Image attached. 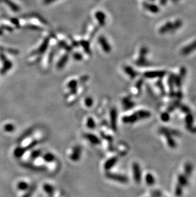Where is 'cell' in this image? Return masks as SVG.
Here are the masks:
<instances>
[{
  "mask_svg": "<svg viewBox=\"0 0 196 197\" xmlns=\"http://www.w3.org/2000/svg\"><path fill=\"white\" fill-rule=\"evenodd\" d=\"M29 187V185L25 181H21L17 184V189L21 191L27 190Z\"/></svg>",
  "mask_w": 196,
  "mask_h": 197,
  "instance_id": "cell-18",
  "label": "cell"
},
{
  "mask_svg": "<svg viewBox=\"0 0 196 197\" xmlns=\"http://www.w3.org/2000/svg\"><path fill=\"white\" fill-rule=\"evenodd\" d=\"M43 158L46 162L51 163L54 161L55 159V157L52 153H48L44 154V155L43 156Z\"/></svg>",
  "mask_w": 196,
  "mask_h": 197,
  "instance_id": "cell-17",
  "label": "cell"
},
{
  "mask_svg": "<svg viewBox=\"0 0 196 197\" xmlns=\"http://www.w3.org/2000/svg\"><path fill=\"white\" fill-rule=\"evenodd\" d=\"M125 71L127 74L129 75V76L131 78H134L136 77L135 72H134L133 70L130 68V67H126V68H125Z\"/></svg>",
  "mask_w": 196,
  "mask_h": 197,
  "instance_id": "cell-26",
  "label": "cell"
},
{
  "mask_svg": "<svg viewBox=\"0 0 196 197\" xmlns=\"http://www.w3.org/2000/svg\"><path fill=\"white\" fill-rule=\"evenodd\" d=\"M84 137L87 140L94 145H99L101 143V140L97 136L92 133H85L84 135Z\"/></svg>",
  "mask_w": 196,
  "mask_h": 197,
  "instance_id": "cell-6",
  "label": "cell"
},
{
  "mask_svg": "<svg viewBox=\"0 0 196 197\" xmlns=\"http://www.w3.org/2000/svg\"><path fill=\"white\" fill-rule=\"evenodd\" d=\"M39 142H40V141H39L38 140H36V139L33 140L31 142H30L29 144L26 146V147H25V149H26V151L31 149L35 147L36 145H37L39 143Z\"/></svg>",
  "mask_w": 196,
  "mask_h": 197,
  "instance_id": "cell-24",
  "label": "cell"
},
{
  "mask_svg": "<svg viewBox=\"0 0 196 197\" xmlns=\"http://www.w3.org/2000/svg\"><path fill=\"white\" fill-rule=\"evenodd\" d=\"M77 82L75 80L70 81L68 83V88L71 90V94H75L77 93Z\"/></svg>",
  "mask_w": 196,
  "mask_h": 197,
  "instance_id": "cell-13",
  "label": "cell"
},
{
  "mask_svg": "<svg viewBox=\"0 0 196 197\" xmlns=\"http://www.w3.org/2000/svg\"><path fill=\"white\" fill-rule=\"evenodd\" d=\"M85 104L87 107H91L93 105V99L91 97H87L85 100Z\"/></svg>",
  "mask_w": 196,
  "mask_h": 197,
  "instance_id": "cell-27",
  "label": "cell"
},
{
  "mask_svg": "<svg viewBox=\"0 0 196 197\" xmlns=\"http://www.w3.org/2000/svg\"><path fill=\"white\" fill-rule=\"evenodd\" d=\"M43 190L45 191V192L50 197H52L53 196H54L55 189L53 186H52L50 184L46 183L43 184Z\"/></svg>",
  "mask_w": 196,
  "mask_h": 197,
  "instance_id": "cell-11",
  "label": "cell"
},
{
  "mask_svg": "<svg viewBox=\"0 0 196 197\" xmlns=\"http://www.w3.org/2000/svg\"><path fill=\"white\" fill-rule=\"evenodd\" d=\"M87 126L91 129H93L96 128V123L93 118L92 117H89L87 120Z\"/></svg>",
  "mask_w": 196,
  "mask_h": 197,
  "instance_id": "cell-22",
  "label": "cell"
},
{
  "mask_svg": "<svg viewBox=\"0 0 196 197\" xmlns=\"http://www.w3.org/2000/svg\"><path fill=\"white\" fill-rule=\"evenodd\" d=\"M122 104L124 109H130L134 107V103H133L129 98H125L122 100Z\"/></svg>",
  "mask_w": 196,
  "mask_h": 197,
  "instance_id": "cell-14",
  "label": "cell"
},
{
  "mask_svg": "<svg viewBox=\"0 0 196 197\" xmlns=\"http://www.w3.org/2000/svg\"><path fill=\"white\" fill-rule=\"evenodd\" d=\"M26 149L25 147H21V146H18L17 147H16L15 149V150L13 151V155L15 156L16 158L19 159L21 158V157L23 156L24 154L26 153Z\"/></svg>",
  "mask_w": 196,
  "mask_h": 197,
  "instance_id": "cell-9",
  "label": "cell"
},
{
  "mask_svg": "<svg viewBox=\"0 0 196 197\" xmlns=\"http://www.w3.org/2000/svg\"><path fill=\"white\" fill-rule=\"evenodd\" d=\"M99 42L100 44H101L102 47H103V49L105 50L106 52H109L110 50V47L108 46V44H107V42L106 41L105 39L104 38H99Z\"/></svg>",
  "mask_w": 196,
  "mask_h": 197,
  "instance_id": "cell-20",
  "label": "cell"
},
{
  "mask_svg": "<svg viewBox=\"0 0 196 197\" xmlns=\"http://www.w3.org/2000/svg\"><path fill=\"white\" fill-rule=\"evenodd\" d=\"M133 171L134 180L137 183H139L141 178V173L139 165L137 163H134L133 164Z\"/></svg>",
  "mask_w": 196,
  "mask_h": 197,
  "instance_id": "cell-4",
  "label": "cell"
},
{
  "mask_svg": "<svg viewBox=\"0 0 196 197\" xmlns=\"http://www.w3.org/2000/svg\"><path fill=\"white\" fill-rule=\"evenodd\" d=\"M81 154H82V147L80 145H76L73 149L69 157L73 161H78L80 159Z\"/></svg>",
  "mask_w": 196,
  "mask_h": 197,
  "instance_id": "cell-3",
  "label": "cell"
},
{
  "mask_svg": "<svg viewBox=\"0 0 196 197\" xmlns=\"http://www.w3.org/2000/svg\"><path fill=\"white\" fill-rule=\"evenodd\" d=\"M96 17H97V19H98V20L99 21V22H101V23H103V22H104V21H105V15H103V13H101V12L97 13V15H96Z\"/></svg>",
  "mask_w": 196,
  "mask_h": 197,
  "instance_id": "cell-28",
  "label": "cell"
},
{
  "mask_svg": "<svg viewBox=\"0 0 196 197\" xmlns=\"http://www.w3.org/2000/svg\"><path fill=\"white\" fill-rule=\"evenodd\" d=\"M117 111L115 108H113L110 111V124L112 129L115 131H117Z\"/></svg>",
  "mask_w": 196,
  "mask_h": 197,
  "instance_id": "cell-5",
  "label": "cell"
},
{
  "mask_svg": "<svg viewBox=\"0 0 196 197\" xmlns=\"http://www.w3.org/2000/svg\"><path fill=\"white\" fill-rule=\"evenodd\" d=\"M33 131H34V128H30L29 129H27V130L25 131L24 133H22L21 135L18 138V139H17V141L18 143L22 142L24 140L26 139V138H27L28 137L30 136L33 133Z\"/></svg>",
  "mask_w": 196,
  "mask_h": 197,
  "instance_id": "cell-10",
  "label": "cell"
},
{
  "mask_svg": "<svg viewBox=\"0 0 196 197\" xmlns=\"http://www.w3.org/2000/svg\"><path fill=\"white\" fill-rule=\"evenodd\" d=\"M117 160H118V158H117L116 156L112 157H111V158L108 159L104 164L105 169L106 170H110L111 168H112V167H113L115 165V164L117 162Z\"/></svg>",
  "mask_w": 196,
  "mask_h": 197,
  "instance_id": "cell-7",
  "label": "cell"
},
{
  "mask_svg": "<svg viewBox=\"0 0 196 197\" xmlns=\"http://www.w3.org/2000/svg\"><path fill=\"white\" fill-rule=\"evenodd\" d=\"M136 113L139 118V120L142 119H145V118H148L150 116V112L146 111H139L138 112H136Z\"/></svg>",
  "mask_w": 196,
  "mask_h": 197,
  "instance_id": "cell-16",
  "label": "cell"
},
{
  "mask_svg": "<svg viewBox=\"0 0 196 197\" xmlns=\"http://www.w3.org/2000/svg\"><path fill=\"white\" fill-rule=\"evenodd\" d=\"M146 182L149 185H152L154 183V179L151 174H148L146 176Z\"/></svg>",
  "mask_w": 196,
  "mask_h": 197,
  "instance_id": "cell-25",
  "label": "cell"
},
{
  "mask_svg": "<svg viewBox=\"0 0 196 197\" xmlns=\"http://www.w3.org/2000/svg\"><path fill=\"white\" fill-rule=\"evenodd\" d=\"M35 190H36V185L35 184H33L32 185L30 186L29 188L27 190L26 193H25L22 197H31L32 195H33V193H34Z\"/></svg>",
  "mask_w": 196,
  "mask_h": 197,
  "instance_id": "cell-15",
  "label": "cell"
},
{
  "mask_svg": "<svg viewBox=\"0 0 196 197\" xmlns=\"http://www.w3.org/2000/svg\"><path fill=\"white\" fill-rule=\"evenodd\" d=\"M180 181H181V183L182 184H183V185L185 184H186V182H187V181H186L184 177H182V176H181V177H180Z\"/></svg>",
  "mask_w": 196,
  "mask_h": 197,
  "instance_id": "cell-29",
  "label": "cell"
},
{
  "mask_svg": "<svg viewBox=\"0 0 196 197\" xmlns=\"http://www.w3.org/2000/svg\"><path fill=\"white\" fill-rule=\"evenodd\" d=\"M164 74L163 72H147L145 74V76L147 77L153 78V77H160Z\"/></svg>",
  "mask_w": 196,
  "mask_h": 197,
  "instance_id": "cell-21",
  "label": "cell"
},
{
  "mask_svg": "<svg viewBox=\"0 0 196 197\" xmlns=\"http://www.w3.org/2000/svg\"><path fill=\"white\" fill-rule=\"evenodd\" d=\"M105 176L107 179L112 180V181H117L120 182L122 184H125L129 181L128 178L125 176L120 175V174H113L111 172H106L105 174Z\"/></svg>",
  "mask_w": 196,
  "mask_h": 197,
  "instance_id": "cell-1",
  "label": "cell"
},
{
  "mask_svg": "<svg viewBox=\"0 0 196 197\" xmlns=\"http://www.w3.org/2000/svg\"><path fill=\"white\" fill-rule=\"evenodd\" d=\"M15 126H14L12 123H8L4 126V130L5 131L8 132V133L13 132L14 130H15Z\"/></svg>",
  "mask_w": 196,
  "mask_h": 197,
  "instance_id": "cell-23",
  "label": "cell"
},
{
  "mask_svg": "<svg viewBox=\"0 0 196 197\" xmlns=\"http://www.w3.org/2000/svg\"><path fill=\"white\" fill-rule=\"evenodd\" d=\"M138 120H139V118L138 116H137L136 113L130 115V116H125L122 118V122L127 124L134 123L136 122Z\"/></svg>",
  "mask_w": 196,
  "mask_h": 197,
  "instance_id": "cell-8",
  "label": "cell"
},
{
  "mask_svg": "<svg viewBox=\"0 0 196 197\" xmlns=\"http://www.w3.org/2000/svg\"><path fill=\"white\" fill-rule=\"evenodd\" d=\"M42 154V151L40 149H35L32 151L31 153L30 157L32 159H36L38 158Z\"/></svg>",
  "mask_w": 196,
  "mask_h": 197,
  "instance_id": "cell-19",
  "label": "cell"
},
{
  "mask_svg": "<svg viewBox=\"0 0 196 197\" xmlns=\"http://www.w3.org/2000/svg\"><path fill=\"white\" fill-rule=\"evenodd\" d=\"M20 165L23 168L33 172H45L47 170V168L44 166L35 165L33 163L29 162H22Z\"/></svg>",
  "mask_w": 196,
  "mask_h": 197,
  "instance_id": "cell-2",
  "label": "cell"
},
{
  "mask_svg": "<svg viewBox=\"0 0 196 197\" xmlns=\"http://www.w3.org/2000/svg\"><path fill=\"white\" fill-rule=\"evenodd\" d=\"M194 49H196V42H193L191 44H190V46L183 48L181 50V53L182 54H183V56L187 55L194 51Z\"/></svg>",
  "mask_w": 196,
  "mask_h": 197,
  "instance_id": "cell-12",
  "label": "cell"
}]
</instances>
